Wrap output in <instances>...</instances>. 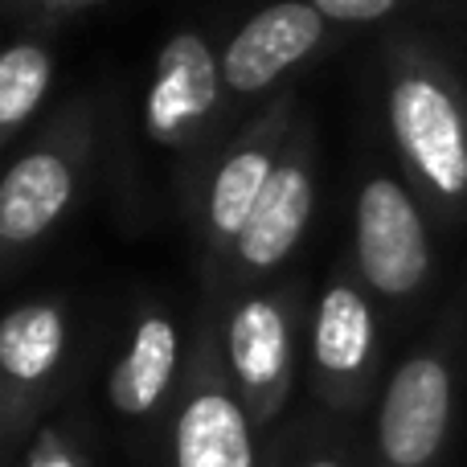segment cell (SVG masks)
Here are the masks:
<instances>
[{"label":"cell","mask_w":467,"mask_h":467,"mask_svg":"<svg viewBox=\"0 0 467 467\" xmlns=\"http://www.w3.org/2000/svg\"><path fill=\"white\" fill-rule=\"evenodd\" d=\"M451 427V373L435 357H410L386 386L378 451L386 467H435Z\"/></svg>","instance_id":"1"},{"label":"cell","mask_w":467,"mask_h":467,"mask_svg":"<svg viewBox=\"0 0 467 467\" xmlns=\"http://www.w3.org/2000/svg\"><path fill=\"white\" fill-rule=\"evenodd\" d=\"M357 250L369 283L386 296L419 287L427 275V238L414 205L394 181H373L357 205Z\"/></svg>","instance_id":"2"},{"label":"cell","mask_w":467,"mask_h":467,"mask_svg":"<svg viewBox=\"0 0 467 467\" xmlns=\"http://www.w3.org/2000/svg\"><path fill=\"white\" fill-rule=\"evenodd\" d=\"M389 119L422 177L439 193H460L467 185V136L451 99L427 78H406L389 99Z\"/></svg>","instance_id":"3"},{"label":"cell","mask_w":467,"mask_h":467,"mask_svg":"<svg viewBox=\"0 0 467 467\" xmlns=\"http://www.w3.org/2000/svg\"><path fill=\"white\" fill-rule=\"evenodd\" d=\"M320 33H324L320 8H307L299 0L271 5L230 41L222 70H226L234 90H263L279 70L299 62L320 41Z\"/></svg>","instance_id":"4"},{"label":"cell","mask_w":467,"mask_h":467,"mask_svg":"<svg viewBox=\"0 0 467 467\" xmlns=\"http://www.w3.org/2000/svg\"><path fill=\"white\" fill-rule=\"evenodd\" d=\"M70 202V169L57 156H25L0 189V238L33 242Z\"/></svg>","instance_id":"5"},{"label":"cell","mask_w":467,"mask_h":467,"mask_svg":"<svg viewBox=\"0 0 467 467\" xmlns=\"http://www.w3.org/2000/svg\"><path fill=\"white\" fill-rule=\"evenodd\" d=\"M312 210V185L299 169H279L266 185L263 202H258L254 218L246 222V230L238 234L242 258L254 266H271L296 246L299 230Z\"/></svg>","instance_id":"6"},{"label":"cell","mask_w":467,"mask_h":467,"mask_svg":"<svg viewBox=\"0 0 467 467\" xmlns=\"http://www.w3.org/2000/svg\"><path fill=\"white\" fill-rule=\"evenodd\" d=\"M172 365H177V332L169 320H144L131 340L128 357L115 365L111 373V406L128 419L156 410L172 381Z\"/></svg>","instance_id":"7"},{"label":"cell","mask_w":467,"mask_h":467,"mask_svg":"<svg viewBox=\"0 0 467 467\" xmlns=\"http://www.w3.org/2000/svg\"><path fill=\"white\" fill-rule=\"evenodd\" d=\"M218 78H213V62L210 49L202 37H177L169 49L161 54V78L152 90V128L156 131H172L185 119L210 111Z\"/></svg>","instance_id":"8"},{"label":"cell","mask_w":467,"mask_h":467,"mask_svg":"<svg viewBox=\"0 0 467 467\" xmlns=\"http://www.w3.org/2000/svg\"><path fill=\"white\" fill-rule=\"evenodd\" d=\"M230 361L238 381L258 398H271L287 373V328L275 304H246L230 320Z\"/></svg>","instance_id":"9"},{"label":"cell","mask_w":467,"mask_h":467,"mask_svg":"<svg viewBox=\"0 0 467 467\" xmlns=\"http://www.w3.org/2000/svg\"><path fill=\"white\" fill-rule=\"evenodd\" d=\"M62 316L54 307H16L0 328V365L16 386H37L62 357Z\"/></svg>","instance_id":"10"},{"label":"cell","mask_w":467,"mask_h":467,"mask_svg":"<svg viewBox=\"0 0 467 467\" xmlns=\"http://www.w3.org/2000/svg\"><path fill=\"white\" fill-rule=\"evenodd\" d=\"M369 357V307L348 287L324 296L316 320V361L332 378H353Z\"/></svg>","instance_id":"11"},{"label":"cell","mask_w":467,"mask_h":467,"mask_svg":"<svg viewBox=\"0 0 467 467\" xmlns=\"http://www.w3.org/2000/svg\"><path fill=\"white\" fill-rule=\"evenodd\" d=\"M271 177H275L271 161L263 152L234 156L226 169L218 172V185H213V222H218V230H226V234L246 230V222L254 218Z\"/></svg>","instance_id":"12"},{"label":"cell","mask_w":467,"mask_h":467,"mask_svg":"<svg viewBox=\"0 0 467 467\" xmlns=\"http://www.w3.org/2000/svg\"><path fill=\"white\" fill-rule=\"evenodd\" d=\"M49 82V57L37 46H13L0 57V123L16 128Z\"/></svg>","instance_id":"13"},{"label":"cell","mask_w":467,"mask_h":467,"mask_svg":"<svg viewBox=\"0 0 467 467\" xmlns=\"http://www.w3.org/2000/svg\"><path fill=\"white\" fill-rule=\"evenodd\" d=\"M316 8L332 21H373L386 8H394V0H316Z\"/></svg>","instance_id":"14"},{"label":"cell","mask_w":467,"mask_h":467,"mask_svg":"<svg viewBox=\"0 0 467 467\" xmlns=\"http://www.w3.org/2000/svg\"><path fill=\"white\" fill-rule=\"evenodd\" d=\"M25 467H82V463H78V455L66 447V439L57 435V431H46V435L37 439V447H33V455H29Z\"/></svg>","instance_id":"15"},{"label":"cell","mask_w":467,"mask_h":467,"mask_svg":"<svg viewBox=\"0 0 467 467\" xmlns=\"http://www.w3.org/2000/svg\"><path fill=\"white\" fill-rule=\"evenodd\" d=\"M296 467H348V463L337 460V455H320V460H304V463H296Z\"/></svg>","instance_id":"16"}]
</instances>
